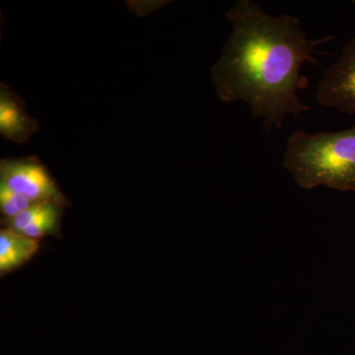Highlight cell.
I'll return each mask as SVG.
<instances>
[{
    "label": "cell",
    "mask_w": 355,
    "mask_h": 355,
    "mask_svg": "<svg viewBox=\"0 0 355 355\" xmlns=\"http://www.w3.org/2000/svg\"><path fill=\"white\" fill-rule=\"evenodd\" d=\"M0 183L33 203H67L50 172L37 158L3 159L0 163Z\"/></svg>",
    "instance_id": "cell-3"
},
{
    "label": "cell",
    "mask_w": 355,
    "mask_h": 355,
    "mask_svg": "<svg viewBox=\"0 0 355 355\" xmlns=\"http://www.w3.org/2000/svg\"><path fill=\"white\" fill-rule=\"evenodd\" d=\"M62 205L58 203L50 202L46 205L44 211L33 223L27 226L20 233L26 237L38 240L44 235L51 234L58 229L60 223V212Z\"/></svg>",
    "instance_id": "cell-7"
},
{
    "label": "cell",
    "mask_w": 355,
    "mask_h": 355,
    "mask_svg": "<svg viewBox=\"0 0 355 355\" xmlns=\"http://www.w3.org/2000/svg\"><path fill=\"white\" fill-rule=\"evenodd\" d=\"M226 17L232 30L211 69L221 101L245 103L268 130L309 111L298 96L308 86L300 70L306 62L318 65V46L334 36L308 39L298 18L270 15L252 0L236 2Z\"/></svg>",
    "instance_id": "cell-1"
},
{
    "label": "cell",
    "mask_w": 355,
    "mask_h": 355,
    "mask_svg": "<svg viewBox=\"0 0 355 355\" xmlns=\"http://www.w3.org/2000/svg\"><path fill=\"white\" fill-rule=\"evenodd\" d=\"M38 240L26 237L10 229L0 232V272L6 273L31 260L38 252Z\"/></svg>",
    "instance_id": "cell-6"
},
{
    "label": "cell",
    "mask_w": 355,
    "mask_h": 355,
    "mask_svg": "<svg viewBox=\"0 0 355 355\" xmlns=\"http://www.w3.org/2000/svg\"><path fill=\"white\" fill-rule=\"evenodd\" d=\"M316 100L321 106L355 114V37L343 46L338 62L323 70Z\"/></svg>",
    "instance_id": "cell-4"
},
{
    "label": "cell",
    "mask_w": 355,
    "mask_h": 355,
    "mask_svg": "<svg viewBox=\"0 0 355 355\" xmlns=\"http://www.w3.org/2000/svg\"><path fill=\"white\" fill-rule=\"evenodd\" d=\"M39 123L26 111L19 96L8 85H0V133L6 139L23 144L38 132Z\"/></svg>",
    "instance_id": "cell-5"
},
{
    "label": "cell",
    "mask_w": 355,
    "mask_h": 355,
    "mask_svg": "<svg viewBox=\"0 0 355 355\" xmlns=\"http://www.w3.org/2000/svg\"><path fill=\"white\" fill-rule=\"evenodd\" d=\"M282 164L306 190L326 186L355 191V127L329 132L296 130L289 137Z\"/></svg>",
    "instance_id": "cell-2"
},
{
    "label": "cell",
    "mask_w": 355,
    "mask_h": 355,
    "mask_svg": "<svg viewBox=\"0 0 355 355\" xmlns=\"http://www.w3.org/2000/svg\"><path fill=\"white\" fill-rule=\"evenodd\" d=\"M33 205L34 203L24 196L11 190L6 184L0 183V209L6 220L15 218Z\"/></svg>",
    "instance_id": "cell-8"
}]
</instances>
